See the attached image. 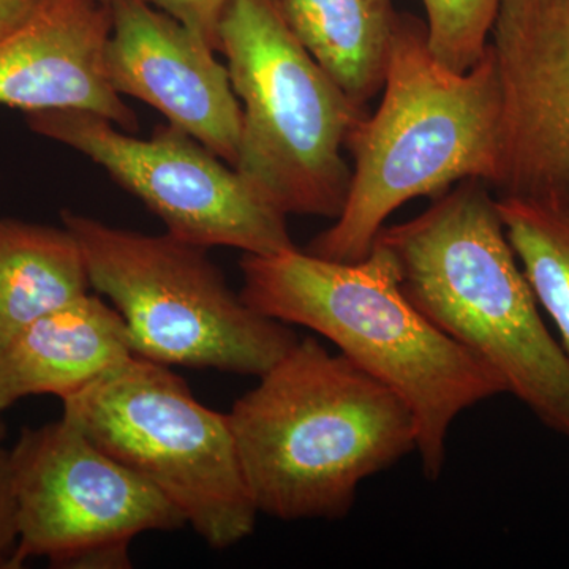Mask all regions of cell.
I'll return each mask as SVG.
<instances>
[{
    "label": "cell",
    "instance_id": "obj_2",
    "mask_svg": "<svg viewBox=\"0 0 569 569\" xmlns=\"http://www.w3.org/2000/svg\"><path fill=\"white\" fill-rule=\"evenodd\" d=\"M258 380L228 413L258 515L346 518L365 479L417 451L407 403L313 337Z\"/></svg>",
    "mask_w": 569,
    "mask_h": 569
},
{
    "label": "cell",
    "instance_id": "obj_8",
    "mask_svg": "<svg viewBox=\"0 0 569 569\" xmlns=\"http://www.w3.org/2000/svg\"><path fill=\"white\" fill-rule=\"evenodd\" d=\"M10 462L17 568L31 557H47L54 568H130L138 535L187 526L162 493L66 418L24 427Z\"/></svg>",
    "mask_w": 569,
    "mask_h": 569
},
{
    "label": "cell",
    "instance_id": "obj_1",
    "mask_svg": "<svg viewBox=\"0 0 569 569\" xmlns=\"http://www.w3.org/2000/svg\"><path fill=\"white\" fill-rule=\"evenodd\" d=\"M242 299L263 316L331 340L395 391L417 422V451L429 479L447 460L449 427L467 408L508 392L492 367L452 340L400 288L395 260L380 242L353 263L298 247L244 253Z\"/></svg>",
    "mask_w": 569,
    "mask_h": 569
},
{
    "label": "cell",
    "instance_id": "obj_18",
    "mask_svg": "<svg viewBox=\"0 0 569 569\" xmlns=\"http://www.w3.org/2000/svg\"><path fill=\"white\" fill-rule=\"evenodd\" d=\"M153 9L170 14L174 20L200 37L213 51L220 52V24L230 0H144Z\"/></svg>",
    "mask_w": 569,
    "mask_h": 569
},
{
    "label": "cell",
    "instance_id": "obj_22",
    "mask_svg": "<svg viewBox=\"0 0 569 569\" xmlns=\"http://www.w3.org/2000/svg\"><path fill=\"white\" fill-rule=\"evenodd\" d=\"M103 2H108V3H110V0H103Z\"/></svg>",
    "mask_w": 569,
    "mask_h": 569
},
{
    "label": "cell",
    "instance_id": "obj_7",
    "mask_svg": "<svg viewBox=\"0 0 569 569\" xmlns=\"http://www.w3.org/2000/svg\"><path fill=\"white\" fill-rule=\"evenodd\" d=\"M62 403V418L162 493L209 548L253 533L230 417L198 402L170 367L134 355Z\"/></svg>",
    "mask_w": 569,
    "mask_h": 569
},
{
    "label": "cell",
    "instance_id": "obj_15",
    "mask_svg": "<svg viewBox=\"0 0 569 569\" xmlns=\"http://www.w3.org/2000/svg\"><path fill=\"white\" fill-rule=\"evenodd\" d=\"M89 290L81 247L66 227L0 220V348Z\"/></svg>",
    "mask_w": 569,
    "mask_h": 569
},
{
    "label": "cell",
    "instance_id": "obj_3",
    "mask_svg": "<svg viewBox=\"0 0 569 569\" xmlns=\"http://www.w3.org/2000/svg\"><path fill=\"white\" fill-rule=\"evenodd\" d=\"M355 160L342 212L306 252L353 263L372 250L388 217L415 198L440 197L478 179L496 186L501 153V88L493 52L466 73L429 50L425 21L400 13L381 102L356 123Z\"/></svg>",
    "mask_w": 569,
    "mask_h": 569
},
{
    "label": "cell",
    "instance_id": "obj_5",
    "mask_svg": "<svg viewBox=\"0 0 569 569\" xmlns=\"http://www.w3.org/2000/svg\"><path fill=\"white\" fill-rule=\"evenodd\" d=\"M220 52L242 108L236 171L287 217L337 219L351 183L342 149L367 111L306 50L276 0H230Z\"/></svg>",
    "mask_w": 569,
    "mask_h": 569
},
{
    "label": "cell",
    "instance_id": "obj_20",
    "mask_svg": "<svg viewBox=\"0 0 569 569\" xmlns=\"http://www.w3.org/2000/svg\"><path fill=\"white\" fill-rule=\"evenodd\" d=\"M43 0H0V39L21 28Z\"/></svg>",
    "mask_w": 569,
    "mask_h": 569
},
{
    "label": "cell",
    "instance_id": "obj_4",
    "mask_svg": "<svg viewBox=\"0 0 569 569\" xmlns=\"http://www.w3.org/2000/svg\"><path fill=\"white\" fill-rule=\"evenodd\" d=\"M377 242L419 312L569 438V356L539 316L488 183H456L425 212L385 227Z\"/></svg>",
    "mask_w": 569,
    "mask_h": 569
},
{
    "label": "cell",
    "instance_id": "obj_13",
    "mask_svg": "<svg viewBox=\"0 0 569 569\" xmlns=\"http://www.w3.org/2000/svg\"><path fill=\"white\" fill-rule=\"evenodd\" d=\"M132 356L121 313L99 296H81L0 348V413L29 396L67 399Z\"/></svg>",
    "mask_w": 569,
    "mask_h": 569
},
{
    "label": "cell",
    "instance_id": "obj_19",
    "mask_svg": "<svg viewBox=\"0 0 569 569\" xmlns=\"http://www.w3.org/2000/svg\"><path fill=\"white\" fill-rule=\"evenodd\" d=\"M17 498L9 449L0 447V569H17Z\"/></svg>",
    "mask_w": 569,
    "mask_h": 569
},
{
    "label": "cell",
    "instance_id": "obj_14",
    "mask_svg": "<svg viewBox=\"0 0 569 569\" xmlns=\"http://www.w3.org/2000/svg\"><path fill=\"white\" fill-rule=\"evenodd\" d=\"M291 32L367 111L383 88L395 41V0H276Z\"/></svg>",
    "mask_w": 569,
    "mask_h": 569
},
{
    "label": "cell",
    "instance_id": "obj_10",
    "mask_svg": "<svg viewBox=\"0 0 569 569\" xmlns=\"http://www.w3.org/2000/svg\"><path fill=\"white\" fill-rule=\"evenodd\" d=\"M490 50L501 88L496 197L569 206V0H503Z\"/></svg>",
    "mask_w": 569,
    "mask_h": 569
},
{
    "label": "cell",
    "instance_id": "obj_9",
    "mask_svg": "<svg viewBox=\"0 0 569 569\" xmlns=\"http://www.w3.org/2000/svg\"><path fill=\"white\" fill-rule=\"evenodd\" d=\"M32 132L69 146L103 168L167 227L204 247L269 254L295 249L287 216L231 164L171 123L137 138L110 119L82 110L28 112Z\"/></svg>",
    "mask_w": 569,
    "mask_h": 569
},
{
    "label": "cell",
    "instance_id": "obj_12",
    "mask_svg": "<svg viewBox=\"0 0 569 569\" xmlns=\"http://www.w3.org/2000/svg\"><path fill=\"white\" fill-rule=\"evenodd\" d=\"M110 32V3L103 0H43L21 28L0 39V104L26 114L91 111L137 132V114L104 74Z\"/></svg>",
    "mask_w": 569,
    "mask_h": 569
},
{
    "label": "cell",
    "instance_id": "obj_6",
    "mask_svg": "<svg viewBox=\"0 0 569 569\" xmlns=\"http://www.w3.org/2000/svg\"><path fill=\"white\" fill-rule=\"evenodd\" d=\"M91 288L121 313L133 353L164 366L261 377L298 343L231 290L208 249L63 211Z\"/></svg>",
    "mask_w": 569,
    "mask_h": 569
},
{
    "label": "cell",
    "instance_id": "obj_16",
    "mask_svg": "<svg viewBox=\"0 0 569 569\" xmlns=\"http://www.w3.org/2000/svg\"><path fill=\"white\" fill-rule=\"evenodd\" d=\"M505 230L569 356V206L497 198Z\"/></svg>",
    "mask_w": 569,
    "mask_h": 569
},
{
    "label": "cell",
    "instance_id": "obj_21",
    "mask_svg": "<svg viewBox=\"0 0 569 569\" xmlns=\"http://www.w3.org/2000/svg\"><path fill=\"white\" fill-rule=\"evenodd\" d=\"M3 437H6V426H3V421L0 419V441L3 440Z\"/></svg>",
    "mask_w": 569,
    "mask_h": 569
},
{
    "label": "cell",
    "instance_id": "obj_11",
    "mask_svg": "<svg viewBox=\"0 0 569 569\" xmlns=\"http://www.w3.org/2000/svg\"><path fill=\"white\" fill-rule=\"evenodd\" d=\"M110 11L103 62L111 88L156 108L234 167L242 108L216 51L144 0H110Z\"/></svg>",
    "mask_w": 569,
    "mask_h": 569
},
{
    "label": "cell",
    "instance_id": "obj_17",
    "mask_svg": "<svg viewBox=\"0 0 569 569\" xmlns=\"http://www.w3.org/2000/svg\"><path fill=\"white\" fill-rule=\"evenodd\" d=\"M503 0H422L429 50L448 69L466 73L489 50Z\"/></svg>",
    "mask_w": 569,
    "mask_h": 569
}]
</instances>
